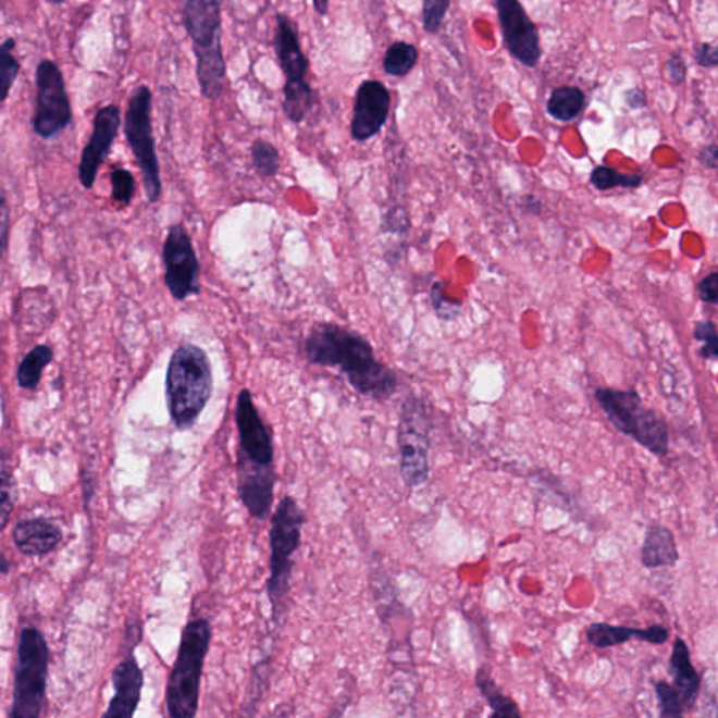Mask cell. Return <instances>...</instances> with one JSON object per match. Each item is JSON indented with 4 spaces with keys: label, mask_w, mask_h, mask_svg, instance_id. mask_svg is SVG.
Segmentation results:
<instances>
[{
    "label": "cell",
    "mask_w": 718,
    "mask_h": 718,
    "mask_svg": "<svg viewBox=\"0 0 718 718\" xmlns=\"http://www.w3.org/2000/svg\"><path fill=\"white\" fill-rule=\"evenodd\" d=\"M305 354L314 366L343 373L359 395L370 399H391L399 386L396 373L376 358L371 343L339 324H314L305 339Z\"/></svg>",
    "instance_id": "6da1fadb"
},
{
    "label": "cell",
    "mask_w": 718,
    "mask_h": 718,
    "mask_svg": "<svg viewBox=\"0 0 718 718\" xmlns=\"http://www.w3.org/2000/svg\"><path fill=\"white\" fill-rule=\"evenodd\" d=\"M213 392L210 357L196 344H182L172 354L166 373L170 419L180 431L191 430Z\"/></svg>",
    "instance_id": "7a4b0ae2"
},
{
    "label": "cell",
    "mask_w": 718,
    "mask_h": 718,
    "mask_svg": "<svg viewBox=\"0 0 718 718\" xmlns=\"http://www.w3.org/2000/svg\"><path fill=\"white\" fill-rule=\"evenodd\" d=\"M223 0H186L184 27L197 58V79L207 100L220 99L225 87L226 62L222 50Z\"/></svg>",
    "instance_id": "3957f363"
},
{
    "label": "cell",
    "mask_w": 718,
    "mask_h": 718,
    "mask_svg": "<svg viewBox=\"0 0 718 718\" xmlns=\"http://www.w3.org/2000/svg\"><path fill=\"white\" fill-rule=\"evenodd\" d=\"M212 629L207 619H194L183 630L176 663L166 686L170 717L193 718L200 706L201 679L210 652Z\"/></svg>",
    "instance_id": "277c9868"
},
{
    "label": "cell",
    "mask_w": 718,
    "mask_h": 718,
    "mask_svg": "<svg viewBox=\"0 0 718 718\" xmlns=\"http://www.w3.org/2000/svg\"><path fill=\"white\" fill-rule=\"evenodd\" d=\"M305 513L296 499L286 496L275 508L271 518L270 529V577L267 580V596L271 603L274 620H280L285 614L290 592V577H293L294 556L298 552L302 531Z\"/></svg>",
    "instance_id": "5b68a950"
},
{
    "label": "cell",
    "mask_w": 718,
    "mask_h": 718,
    "mask_svg": "<svg viewBox=\"0 0 718 718\" xmlns=\"http://www.w3.org/2000/svg\"><path fill=\"white\" fill-rule=\"evenodd\" d=\"M595 399L619 433L630 436L659 458L668 455V423L661 414L644 405L637 392L599 387L595 391Z\"/></svg>",
    "instance_id": "8992f818"
},
{
    "label": "cell",
    "mask_w": 718,
    "mask_h": 718,
    "mask_svg": "<svg viewBox=\"0 0 718 718\" xmlns=\"http://www.w3.org/2000/svg\"><path fill=\"white\" fill-rule=\"evenodd\" d=\"M50 652L40 630L23 629L17 648L11 716L36 718L41 716L46 702Z\"/></svg>",
    "instance_id": "52a82bcc"
},
{
    "label": "cell",
    "mask_w": 718,
    "mask_h": 718,
    "mask_svg": "<svg viewBox=\"0 0 718 718\" xmlns=\"http://www.w3.org/2000/svg\"><path fill=\"white\" fill-rule=\"evenodd\" d=\"M431 412L425 400L409 396L403 401L397 446L400 474L407 487L423 486L430 478Z\"/></svg>",
    "instance_id": "ba28073f"
},
{
    "label": "cell",
    "mask_w": 718,
    "mask_h": 718,
    "mask_svg": "<svg viewBox=\"0 0 718 718\" xmlns=\"http://www.w3.org/2000/svg\"><path fill=\"white\" fill-rule=\"evenodd\" d=\"M124 133L143 173L148 201L158 202L162 196V178L153 137L152 91L147 85L135 87L129 96Z\"/></svg>",
    "instance_id": "9c48e42d"
},
{
    "label": "cell",
    "mask_w": 718,
    "mask_h": 718,
    "mask_svg": "<svg viewBox=\"0 0 718 718\" xmlns=\"http://www.w3.org/2000/svg\"><path fill=\"white\" fill-rule=\"evenodd\" d=\"M36 111L33 129L38 137L51 139L70 127L72 106L67 96L64 75L55 62L44 60L36 70Z\"/></svg>",
    "instance_id": "30bf717a"
},
{
    "label": "cell",
    "mask_w": 718,
    "mask_h": 718,
    "mask_svg": "<svg viewBox=\"0 0 718 718\" xmlns=\"http://www.w3.org/2000/svg\"><path fill=\"white\" fill-rule=\"evenodd\" d=\"M164 284L178 302L201 293L200 261L186 227H170L163 244Z\"/></svg>",
    "instance_id": "8fae6325"
},
{
    "label": "cell",
    "mask_w": 718,
    "mask_h": 718,
    "mask_svg": "<svg viewBox=\"0 0 718 718\" xmlns=\"http://www.w3.org/2000/svg\"><path fill=\"white\" fill-rule=\"evenodd\" d=\"M235 420L240 441L237 462L261 466V468L274 466L273 435L257 409L253 395L249 389H242L237 395Z\"/></svg>",
    "instance_id": "7c38bea8"
},
{
    "label": "cell",
    "mask_w": 718,
    "mask_h": 718,
    "mask_svg": "<svg viewBox=\"0 0 718 718\" xmlns=\"http://www.w3.org/2000/svg\"><path fill=\"white\" fill-rule=\"evenodd\" d=\"M504 41L522 65L536 66L542 57L538 32L519 0H496Z\"/></svg>",
    "instance_id": "4fadbf2b"
},
{
    "label": "cell",
    "mask_w": 718,
    "mask_h": 718,
    "mask_svg": "<svg viewBox=\"0 0 718 718\" xmlns=\"http://www.w3.org/2000/svg\"><path fill=\"white\" fill-rule=\"evenodd\" d=\"M391 91L380 81H366L358 87L354 101L351 137L357 143L375 138L385 127L391 113Z\"/></svg>",
    "instance_id": "5bb4252c"
},
{
    "label": "cell",
    "mask_w": 718,
    "mask_h": 718,
    "mask_svg": "<svg viewBox=\"0 0 718 718\" xmlns=\"http://www.w3.org/2000/svg\"><path fill=\"white\" fill-rule=\"evenodd\" d=\"M121 127V110L119 106L109 104L97 111L94 134L82 153L79 180L85 188L94 187L97 172L113 147Z\"/></svg>",
    "instance_id": "9a60e30c"
},
{
    "label": "cell",
    "mask_w": 718,
    "mask_h": 718,
    "mask_svg": "<svg viewBox=\"0 0 718 718\" xmlns=\"http://www.w3.org/2000/svg\"><path fill=\"white\" fill-rule=\"evenodd\" d=\"M239 494L251 518L265 521L274 503L276 474L274 466L261 468L237 462Z\"/></svg>",
    "instance_id": "2e32d148"
},
{
    "label": "cell",
    "mask_w": 718,
    "mask_h": 718,
    "mask_svg": "<svg viewBox=\"0 0 718 718\" xmlns=\"http://www.w3.org/2000/svg\"><path fill=\"white\" fill-rule=\"evenodd\" d=\"M274 50L285 81H307L309 60L300 46L298 26L288 14H276Z\"/></svg>",
    "instance_id": "e0dca14e"
},
{
    "label": "cell",
    "mask_w": 718,
    "mask_h": 718,
    "mask_svg": "<svg viewBox=\"0 0 718 718\" xmlns=\"http://www.w3.org/2000/svg\"><path fill=\"white\" fill-rule=\"evenodd\" d=\"M114 697L111 698L106 717L129 718L137 711L144 688L143 669L134 655L120 663L113 672Z\"/></svg>",
    "instance_id": "ac0fdd59"
},
{
    "label": "cell",
    "mask_w": 718,
    "mask_h": 718,
    "mask_svg": "<svg viewBox=\"0 0 718 718\" xmlns=\"http://www.w3.org/2000/svg\"><path fill=\"white\" fill-rule=\"evenodd\" d=\"M633 639L648 644L661 645L668 642L669 630L663 624H653L647 629H635L604 622L592 623L586 629V640L599 649L629 643Z\"/></svg>",
    "instance_id": "d6986e66"
},
{
    "label": "cell",
    "mask_w": 718,
    "mask_h": 718,
    "mask_svg": "<svg viewBox=\"0 0 718 718\" xmlns=\"http://www.w3.org/2000/svg\"><path fill=\"white\" fill-rule=\"evenodd\" d=\"M669 673H671L673 688L681 697L685 715L693 711L698 695H701L702 679L697 669L693 666L691 652H689L685 640L678 637L672 645L671 657H669Z\"/></svg>",
    "instance_id": "ffe728a7"
},
{
    "label": "cell",
    "mask_w": 718,
    "mask_h": 718,
    "mask_svg": "<svg viewBox=\"0 0 718 718\" xmlns=\"http://www.w3.org/2000/svg\"><path fill=\"white\" fill-rule=\"evenodd\" d=\"M17 549L26 556H41L55 549L61 542V529L47 519H27L18 522L13 531Z\"/></svg>",
    "instance_id": "44dd1931"
},
{
    "label": "cell",
    "mask_w": 718,
    "mask_h": 718,
    "mask_svg": "<svg viewBox=\"0 0 718 718\" xmlns=\"http://www.w3.org/2000/svg\"><path fill=\"white\" fill-rule=\"evenodd\" d=\"M679 560L676 535L664 525L648 527L642 546V562L645 569L673 567Z\"/></svg>",
    "instance_id": "7402d4cb"
},
{
    "label": "cell",
    "mask_w": 718,
    "mask_h": 718,
    "mask_svg": "<svg viewBox=\"0 0 718 718\" xmlns=\"http://www.w3.org/2000/svg\"><path fill=\"white\" fill-rule=\"evenodd\" d=\"M475 686H478L482 696L486 698L490 708H492L493 717L518 718L522 716L518 703L503 692L487 667H480L475 672Z\"/></svg>",
    "instance_id": "603a6c76"
},
{
    "label": "cell",
    "mask_w": 718,
    "mask_h": 718,
    "mask_svg": "<svg viewBox=\"0 0 718 718\" xmlns=\"http://www.w3.org/2000/svg\"><path fill=\"white\" fill-rule=\"evenodd\" d=\"M313 90L308 81H285L283 110L286 119L300 124L313 106Z\"/></svg>",
    "instance_id": "cb8c5ba5"
},
{
    "label": "cell",
    "mask_w": 718,
    "mask_h": 718,
    "mask_svg": "<svg viewBox=\"0 0 718 718\" xmlns=\"http://www.w3.org/2000/svg\"><path fill=\"white\" fill-rule=\"evenodd\" d=\"M585 106V95L575 86H562L553 91L547 101V113L557 121L569 123L581 114Z\"/></svg>",
    "instance_id": "d4e9b609"
},
{
    "label": "cell",
    "mask_w": 718,
    "mask_h": 718,
    "mask_svg": "<svg viewBox=\"0 0 718 718\" xmlns=\"http://www.w3.org/2000/svg\"><path fill=\"white\" fill-rule=\"evenodd\" d=\"M53 359V351L48 346H37L23 359L17 371L18 385L23 389H36L41 381L42 371Z\"/></svg>",
    "instance_id": "484cf974"
},
{
    "label": "cell",
    "mask_w": 718,
    "mask_h": 718,
    "mask_svg": "<svg viewBox=\"0 0 718 718\" xmlns=\"http://www.w3.org/2000/svg\"><path fill=\"white\" fill-rule=\"evenodd\" d=\"M419 61V50L406 41L393 42L383 57V70L387 75L403 77L410 74Z\"/></svg>",
    "instance_id": "4316f807"
},
{
    "label": "cell",
    "mask_w": 718,
    "mask_h": 718,
    "mask_svg": "<svg viewBox=\"0 0 718 718\" xmlns=\"http://www.w3.org/2000/svg\"><path fill=\"white\" fill-rule=\"evenodd\" d=\"M591 184L599 191L615 190V188H639L643 184V174H626L608 166H598L592 170Z\"/></svg>",
    "instance_id": "83f0119b"
},
{
    "label": "cell",
    "mask_w": 718,
    "mask_h": 718,
    "mask_svg": "<svg viewBox=\"0 0 718 718\" xmlns=\"http://www.w3.org/2000/svg\"><path fill=\"white\" fill-rule=\"evenodd\" d=\"M14 47H16L14 38H7L0 44V103L8 99L21 72V64L13 55Z\"/></svg>",
    "instance_id": "f1b7e54d"
},
{
    "label": "cell",
    "mask_w": 718,
    "mask_h": 718,
    "mask_svg": "<svg viewBox=\"0 0 718 718\" xmlns=\"http://www.w3.org/2000/svg\"><path fill=\"white\" fill-rule=\"evenodd\" d=\"M251 160L257 173L264 177H274L280 172V150L265 139H257L251 145Z\"/></svg>",
    "instance_id": "f546056e"
},
{
    "label": "cell",
    "mask_w": 718,
    "mask_h": 718,
    "mask_svg": "<svg viewBox=\"0 0 718 718\" xmlns=\"http://www.w3.org/2000/svg\"><path fill=\"white\" fill-rule=\"evenodd\" d=\"M654 689L658 702L659 717L679 718L685 716L681 697H679L676 688L661 679V681L655 682Z\"/></svg>",
    "instance_id": "4dcf8cb0"
},
{
    "label": "cell",
    "mask_w": 718,
    "mask_h": 718,
    "mask_svg": "<svg viewBox=\"0 0 718 718\" xmlns=\"http://www.w3.org/2000/svg\"><path fill=\"white\" fill-rule=\"evenodd\" d=\"M14 498H16V483L12 472L3 463H0V531L8 525L9 518L13 511Z\"/></svg>",
    "instance_id": "1f68e13d"
},
{
    "label": "cell",
    "mask_w": 718,
    "mask_h": 718,
    "mask_svg": "<svg viewBox=\"0 0 718 718\" xmlns=\"http://www.w3.org/2000/svg\"><path fill=\"white\" fill-rule=\"evenodd\" d=\"M693 337L696 342H702L701 357L705 359H716L718 356V338L716 324L711 320H702L696 323Z\"/></svg>",
    "instance_id": "d6a6232c"
},
{
    "label": "cell",
    "mask_w": 718,
    "mask_h": 718,
    "mask_svg": "<svg viewBox=\"0 0 718 718\" xmlns=\"http://www.w3.org/2000/svg\"><path fill=\"white\" fill-rule=\"evenodd\" d=\"M113 183V198L116 202L128 206L135 194V178L127 169H115L111 174Z\"/></svg>",
    "instance_id": "836d02e7"
},
{
    "label": "cell",
    "mask_w": 718,
    "mask_h": 718,
    "mask_svg": "<svg viewBox=\"0 0 718 718\" xmlns=\"http://www.w3.org/2000/svg\"><path fill=\"white\" fill-rule=\"evenodd\" d=\"M450 0H423V23L425 32L435 34L443 24Z\"/></svg>",
    "instance_id": "e575fe53"
},
{
    "label": "cell",
    "mask_w": 718,
    "mask_h": 718,
    "mask_svg": "<svg viewBox=\"0 0 718 718\" xmlns=\"http://www.w3.org/2000/svg\"><path fill=\"white\" fill-rule=\"evenodd\" d=\"M9 233H11V208L4 193L0 190V259L9 245Z\"/></svg>",
    "instance_id": "d590c367"
},
{
    "label": "cell",
    "mask_w": 718,
    "mask_h": 718,
    "mask_svg": "<svg viewBox=\"0 0 718 718\" xmlns=\"http://www.w3.org/2000/svg\"><path fill=\"white\" fill-rule=\"evenodd\" d=\"M697 295L703 302L716 305L718 300V273L713 271L698 283Z\"/></svg>",
    "instance_id": "8d00e7d4"
},
{
    "label": "cell",
    "mask_w": 718,
    "mask_h": 718,
    "mask_svg": "<svg viewBox=\"0 0 718 718\" xmlns=\"http://www.w3.org/2000/svg\"><path fill=\"white\" fill-rule=\"evenodd\" d=\"M697 64L703 67H715L718 64V53L716 46L703 42L695 50Z\"/></svg>",
    "instance_id": "74e56055"
},
{
    "label": "cell",
    "mask_w": 718,
    "mask_h": 718,
    "mask_svg": "<svg viewBox=\"0 0 718 718\" xmlns=\"http://www.w3.org/2000/svg\"><path fill=\"white\" fill-rule=\"evenodd\" d=\"M686 71V64L685 61L682 60V57H679L678 53H676V55L669 58L667 72L669 79H671L673 84H682V82L685 81Z\"/></svg>",
    "instance_id": "f35d334b"
},
{
    "label": "cell",
    "mask_w": 718,
    "mask_h": 718,
    "mask_svg": "<svg viewBox=\"0 0 718 718\" xmlns=\"http://www.w3.org/2000/svg\"><path fill=\"white\" fill-rule=\"evenodd\" d=\"M626 103H628L630 109L639 110V109H643V107L647 104V100H645V95L643 94V90L633 89V90H629L628 94H626Z\"/></svg>",
    "instance_id": "ab89813d"
},
{
    "label": "cell",
    "mask_w": 718,
    "mask_h": 718,
    "mask_svg": "<svg viewBox=\"0 0 718 718\" xmlns=\"http://www.w3.org/2000/svg\"><path fill=\"white\" fill-rule=\"evenodd\" d=\"M717 154L718 150L715 144L708 145L705 149L702 150L701 154H698V159H701V162L705 164L708 169H716L717 168Z\"/></svg>",
    "instance_id": "60d3db41"
},
{
    "label": "cell",
    "mask_w": 718,
    "mask_h": 718,
    "mask_svg": "<svg viewBox=\"0 0 718 718\" xmlns=\"http://www.w3.org/2000/svg\"><path fill=\"white\" fill-rule=\"evenodd\" d=\"M313 7L320 16H327L330 0H313Z\"/></svg>",
    "instance_id": "b9f144b4"
},
{
    "label": "cell",
    "mask_w": 718,
    "mask_h": 718,
    "mask_svg": "<svg viewBox=\"0 0 718 718\" xmlns=\"http://www.w3.org/2000/svg\"><path fill=\"white\" fill-rule=\"evenodd\" d=\"M11 569V565H9V561L4 559L3 556H0V572H3V574H7V572Z\"/></svg>",
    "instance_id": "7bdbcfd3"
},
{
    "label": "cell",
    "mask_w": 718,
    "mask_h": 718,
    "mask_svg": "<svg viewBox=\"0 0 718 718\" xmlns=\"http://www.w3.org/2000/svg\"><path fill=\"white\" fill-rule=\"evenodd\" d=\"M48 2L53 3V4H61V3H64L65 0H48Z\"/></svg>",
    "instance_id": "ee69618b"
}]
</instances>
